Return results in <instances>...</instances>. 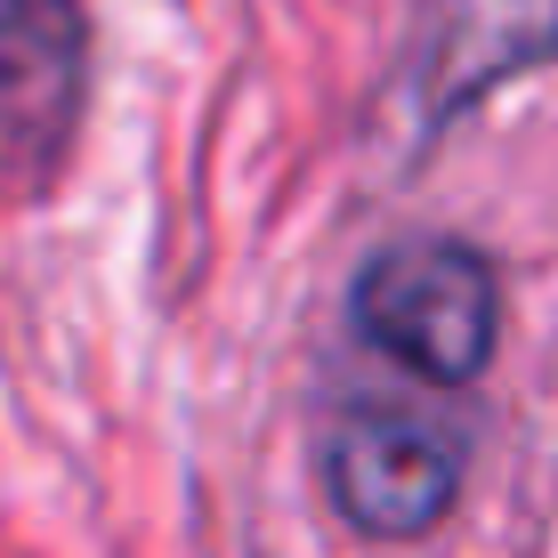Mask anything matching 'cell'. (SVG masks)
<instances>
[{
  "label": "cell",
  "instance_id": "cell-1",
  "mask_svg": "<svg viewBox=\"0 0 558 558\" xmlns=\"http://www.w3.org/2000/svg\"><path fill=\"white\" fill-rule=\"evenodd\" d=\"M356 332L421 380H477L502 340V300L461 243H389L356 276Z\"/></svg>",
  "mask_w": 558,
  "mask_h": 558
},
{
  "label": "cell",
  "instance_id": "cell-3",
  "mask_svg": "<svg viewBox=\"0 0 558 558\" xmlns=\"http://www.w3.org/2000/svg\"><path fill=\"white\" fill-rule=\"evenodd\" d=\"M89 82L73 0H0V179H41L65 154Z\"/></svg>",
  "mask_w": 558,
  "mask_h": 558
},
{
  "label": "cell",
  "instance_id": "cell-2",
  "mask_svg": "<svg viewBox=\"0 0 558 558\" xmlns=\"http://www.w3.org/2000/svg\"><path fill=\"white\" fill-rule=\"evenodd\" d=\"M324 494L373 543H413L461 494V446L421 413L364 405L324 437Z\"/></svg>",
  "mask_w": 558,
  "mask_h": 558
}]
</instances>
